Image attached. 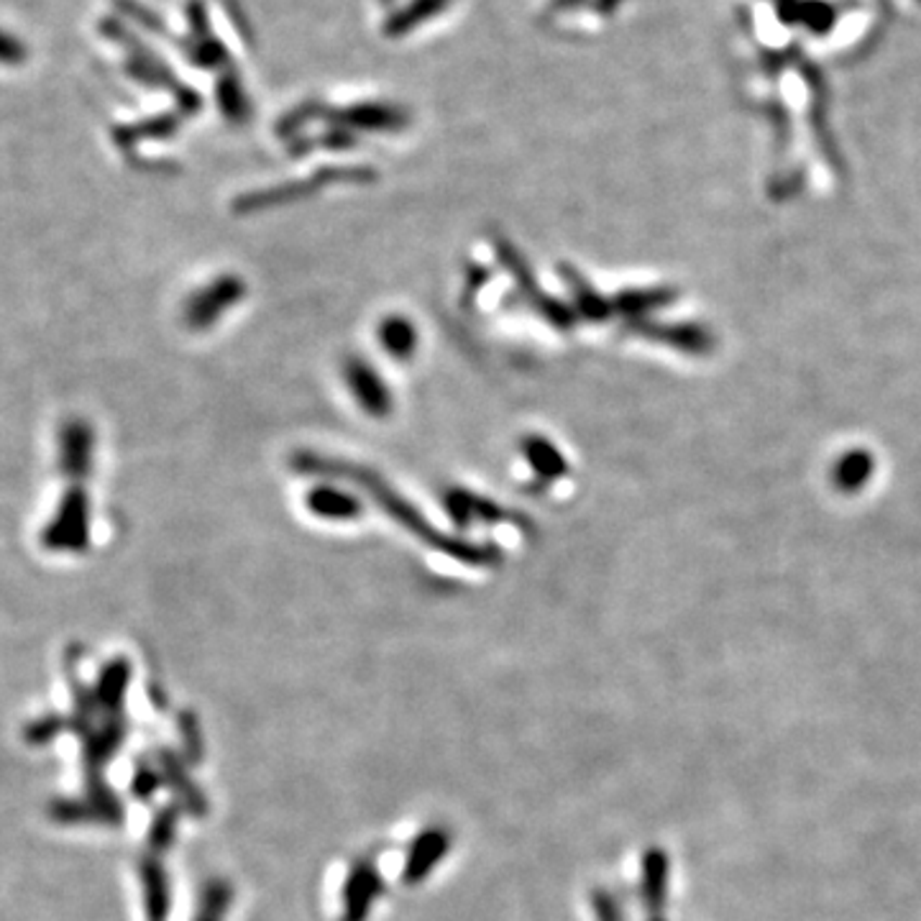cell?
<instances>
[{
	"label": "cell",
	"mask_w": 921,
	"mask_h": 921,
	"mask_svg": "<svg viewBox=\"0 0 921 921\" xmlns=\"http://www.w3.org/2000/svg\"><path fill=\"white\" fill-rule=\"evenodd\" d=\"M90 540V507L85 495V479L69 484L67 495L62 497L56 515L41 533V546L47 551H69L80 553L88 548Z\"/></svg>",
	"instance_id": "cell-1"
},
{
	"label": "cell",
	"mask_w": 921,
	"mask_h": 921,
	"mask_svg": "<svg viewBox=\"0 0 921 921\" xmlns=\"http://www.w3.org/2000/svg\"><path fill=\"white\" fill-rule=\"evenodd\" d=\"M387 891L380 866L371 858H359L348 868L344 888H341V919L338 921H369L374 904Z\"/></svg>",
	"instance_id": "cell-2"
},
{
	"label": "cell",
	"mask_w": 921,
	"mask_h": 921,
	"mask_svg": "<svg viewBox=\"0 0 921 921\" xmlns=\"http://www.w3.org/2000/svg\"><path fill=\"white\" fill-rule=\"evenodd\" d=\"M453 847V834L446 830V827L433 824L425 827V830H420L415 837L410 840V845H407L405 853V862H402V883L410 885V888H415V885L425 883L427 878H431L443 860H446V855L451 853Z\"/></svg>",
	"instance_id": "cell-3"
},
{
	"label": "cell",
	"mask_w": 921,
	"mask_h": 921,
	"mask_svg": "<svg viewBox=\"0 0 921 921\" xmlns=\"http://www.w3.org/2000/svg\"><path fill=\"white\" fill-rule=\"evenodd\" d=\"M156 766L162 770V781L164 786L172 791L175 804L182 806V811H188L190 817L203 819L208 817L210 806H208V796L200 791V786L195 781H192L188 760L182 758V755H177L175 750L164 747L156 753Z\"/></svg>",
	"instance_id": "cell-4"
},
{
	"label": "cell",
	"mask_w": 921,
	"mask_h": 921,
	"mask_svg": "<svg viewBox=\"0 0 921 921\" xmlns=\"http://www.w3.org/2000/svg\"><path fill=\"white\" fill-rule=\"evenodd\" d=\"M126 717L124 714L103 712V719H98L88 732L82 734V755L88 776H100L103 768L116 758L120 745L126 742Z\"/></svg>",
	"instance_id": "cell-5"
},
{
	"label": "cell",
	"mask_w": 921,
	"mask_h": 921,
	"mask_svg": "<svg viewBox=\"0 0 921 921\" xmlns=\"http://www.w3.org/2000/svg\"><path fill=\"white\" fill-rule=\"evenodd\" d=\"M92 463V427L85 420H67L60 427V469L69 482L85 479Z\"/></svg>",
	"instance_id": "cell-6"
},
{
	"label": "cell",
	"mask_w": 921,
	"mask_h": 921,
	"mask_svg": "<svg viewBox=\"0 0 921 921\" xmlns=\"http://www.w3.org/2000/svg\"><path fill=\"white\" fill-rule=\"evenodd\" d=\"M141 894H144L146 921H169L172 913V883L169 873L159 860V855H146L139 862Z\"/></svg>",
	"instance_id": "cell-7"
},
{
	"label": "cell",
	"mask_w": 921,
	"mask_h": 921,
	"mask_svg": "<svg viewBox=\"0 0 921 921\" xmlns=\"http://www.w3.org/2000/svg\"><path fill=\"white\" fill-rule=\"evenodd\" d=\"M128 683H131V663L126 658L111 661L108 666L100 670L95 689H92L100 709L108 714H124Z\"/></svg>",
	"instance_id": "cell-8"
},
{
	"label": "cell",
	"mask_w": 921,
	"mask_h": 921,
	"mask_svg": "<svg viewBox=\"0 0 921 921\" xmlns=\"http://www.w3.org/2000/svg\"><path fill=\"white\" fill-rule=\"evenodd\" d=\"M180 819H182L180 804H167L156 811L152 830H149V847H152V855H164L167 849H172L177 840V830H180Z\"/></svg>",
	"instance_id": "cell-9"
},
{
	"label": "cell",
	"mask_w": 921,
	"mask_h": 921,
	"mask_svg": "<svg viewBox=\"0 0 921 921\" xmlns=\"http://www.w3.org/2000/svg\"><path fill=\"white\" fill-rule=\"evenodd\" d=\"M177 730H180V734H182L184 760L195 766V763L203 760V755H205L203 730H200V719L195 717V712H182L180 717H177Z\"/></svg>",
	"instance_id": "cell-10"
},
{
	"label": "cell",
	"mask_w": 921,
	"mask_h": 921,
	"mask_svg": "<svg viewBox=\"0 0 921 921\" xmlns=\"http://www.w3.org/2000/svg\"><path fill=\"white\" fill-rule=\"evenodd\" d=\"M162 786H164L162 770H159V766H156V763H152L149 758H141L139 763H136L131 791H133V796L139 798V802H152V796Z\"/></svg>",
	"instance_id": "cell-11"
},
{
	"label": "cell",
	"mask_w": 921,
	"mask_h": 921,
	"mask_svg": "<svg viewBox=\"0 0 921 921\" xmlns=\"http://www.w3.org/2000/svg\"><path fill=\"white\" fill-rule=\"evenodd\" d=\"M62 730H67V722H64V719L41 717V719H37V722L28 725L26 738H28V742H34V745H47V742H52Z\"/></svg>",
	"instance_id": "cell-12"
},
{
	"label": "cell",
	"mask_w": 921,
	"mask_h": 921,
	"mask_svg": "<svg viewBox=\"0 0 921 921\" xmlns=\"http://www.w3.org/2000/svg\"><path fill=\"white\" fill-rule=\"evenodd\" d=\"M591 909L597 913V921H623L614 898L604 894V891H594V894H591Z\"/></svg>",
	"instance_id": "cell-13"
},
{
	"label": "cell",
	"mask_w": 921,
	"mask_h": 921,
	"mask_svg": "<svg viewBox=\"0 0 921 921\" xmlns=\"http://www.w3.org/2000/svg\"><path fill=\"white\" fill-rule=\"evenodd\" d=\"M226 917H220V913H216V911H208V909H200L197 906V913H195V921H223Z\"/></svg>",
	"instance_id": "cell-14"
}]
</instances>
